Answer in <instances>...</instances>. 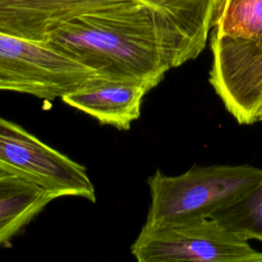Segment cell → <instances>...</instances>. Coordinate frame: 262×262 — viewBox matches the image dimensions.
I'll use <instances>...</instances> for the list:
<instances>
[{"label":"cell","mask_w":262,"mask_h":262,"mask_svg":"<svg viewBox=\"0 0 262 262\" xmlns=\"http://www.w3.org/2000/svg\"><path fill=\"white\" fill-rule=\"evenodd\" d=\"M209 82L239 124L257 122L262 104V49L242 47L211 35Z\"/></svg>","instance_id":"obj_6"},{"label":"cell","mask_w":262,"mask_h":262,"mask_svg":"<svg viewBox=\"0 0 262 262\" xmlns=\"http://www.w3.org/2000/svg\"><path fill=\"white\" fill-rule=\"evenodd\" d=\"M0 173L36 184L56 198L80 196L96 202L94 185L84 166L2 117Z\"/></svg>","instance_id":"obj_4"},{"label":"cell","mask_w":262,"mask_h":262,"mask_svg":"<svg viewBox=\"0 0 262 262\" xmlns=\"http://www.w3.org/2000/svg\"><path fill=\"white\" fill-rule=\"evenodd\" d=\"M54 199L36 184L0 173V246L8 244Z\"/></svg>","instance_id":"obj_9"},{"label":"cell","mask_w":262,"mask_h":262,"mask_svg":"<svg viewBox=\"0 0 262 262\" xmlns=\"http://www.w3.org/2000/svg\"><path fill=\"white\" fill-rule=\"evenodd\" d=\"M126 0H0V33L45 43L59 25Z\"/></svg>","instance_id":"obj_8"},{"label":"cell","mask_w":262,"mask_h":262,"mask_svg":"<svg viewBox=\"0 0 262 262\" xmlns=\"http://www.w3.org/2000/svg\"><path fill=\"white\" fill-rule=\"evenodd\" d=\"M262 122V104H261V106L259 107V110H258V112H257V122Z\"/></svg>","instance_id":"obj_13"},{"label":"cell","mask_w":262,"mask_h":262,"mask_svg":"<svg viewBox=\"0 0 262 262\" xmlns=\"http://www.w3.org/2000/svg\"><path fill=\"white\" fill-rule=\"evenodd\" d=\"M212 29L227 42L262 49V0H218Z\"/></svg>","instance_id":"obj_10"},{"label":"cell","mask_w":262,"mask_h":262,"mask_svg":"<svg viewBox=\"0 0 262 262\" xmlns=\"http://www.w3.org/2000/svg\"><path fill=\"white\" fill-rule=\"evenodd\" d=\"M165 13L190 40L205 48L218 0H140Z\"/></svg>","instance_id":"obj_12"},{"label":"cell","mask_w":262,"mask_h":262,"mask_svg":"<svg viewBox=\"0 0 262 262\" xmlns=\"http://www.w3.org/2000/svg\"><path fill=\"white\" fill-rule=\"evenodd\" d=\"M262 180V169L250 165H193L177 176L158 170L147 179L150 206L145 226L209 217Z\"/></svg>","instance_id":"obj_2"},{"label":"cell","mask_w":262,"mask_h":262,"mask_svg":"<svg viewBox=\"0 0 262 262\" xmlns=\"http://www.w3.org/2000/svg\"><path fill=\"white\" fill-rule=\"evenodd\" d=\"M96 77L45 43L0 33V90L54 100Z\"/></svg>","instance_id":"obj_5"},{"label":"cell","mask_w":262,"mask_h":262,"mask_svg":"<svg viewBox=\"0 0 262 262\" xmlns=\"http://www.w3.org/2000/svg\"><path fill=\"white\" fill-rule=\"evenodd\" d=\"M258 262H262V252L260 253V256L258 258Z\"/></svg>","instance_id":"obj_14"},{"label":"cell","mask_w":262,"mask_h":262,"mask_svg":"<svg viewBox=\"0 0 262 262\" xmlns=\"http://www.w3.org/2000/svg\"><path fill=\"white\" fill-rule=\"evenodd\" d=\"M158 85L139 79L96 77L61 96L68 105L97 120L101 125L129 130L140 116L143 97Z\"/></svg>","instance_id":"obj_7"},{"label":"cell","mask_w":262,"mask_h":262,"mask_svg":"<svg viewBox=\"0 0 262 262\" xmlns=\"http://www.w3.org/2000/svg\"><path fill=\"white\" fill-rule=\"evenodd\" d=\"M45 44L99 77L158 84L169 70L196 58L204 49L160 9L140 0L68 19Z\"/></svg>","instance_id":"obj_1"},{"label":"cell","mask_w":262,"mask_h":262,"mask_svg":"<svg viewBox=\"0 0 262 262\" xmlns=\"http://www.w3.org/2000/svg\"><path fill=\"white\" fill-rule=\"evenodd\" d=\"M208 218L245 239L262 243V180Z\"/></svg>","instance_id":"obj_11"},{"label":"cell","mask_w":262,"mask_h":262,"mask_svg":"<svg viewBox=\"0 0 262 262\" xmlns=\"http://www.w3.org/2000/svg\"><path fill=\"white\" fill-rule=\"evenodd\" d=\"M139 262H258L248 239L208 217L143 225L131 246Z\"/></svg>","instance_id":"obj_3"}]
</instances>
